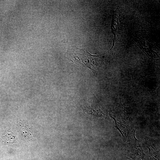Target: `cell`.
<instances>
[{
	"label": "cell",
	"mask_w": 160,
	"mask_h": 160,
	"mask_svg": "<svg viewBox=\"0 0 160 160\" xmlns=\"http://www.w3.org/2000/svg\"><path fill=\"white\" fill-rule=\"evenodd\" d=\"M65 56L73 62L92 69L94 67L95 57L98 56L92 55L85 50L73 46L68 49Z\"/></svg>",
	"instance_id": "cell-1"
}]
</instances>
